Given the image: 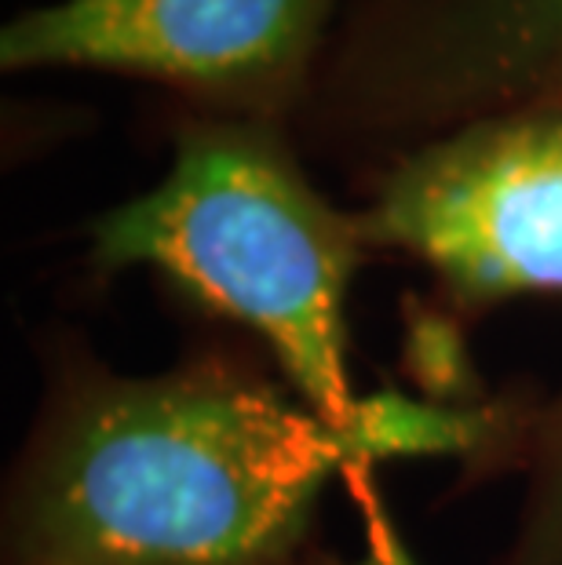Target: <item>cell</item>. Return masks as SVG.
Returning <instances> with one entry per match:
<instances>
[{"mask_svg":"<svg viewBox=\"0 0 562 565\" xmlns=\"http://www.w3.org/2000/svg\"><path fill=\"white\" fill-rule=\"evenodd\" d=\"M337 0H55L0 33L4 70L150 77L223 117L271 121L310 95Z\"/></svg>","mask_w":562,"mask_h":565,"instance_id":"obj_5","label":"cell"},{"mask_svg":"<svg viewBox=\"0 0 562 565\" xmlns=\"http://www.w3.org/2000/svg\"><path fill=\"white\" fill-rule=\"evenodd\" d=\"M362 248L358 215L307 183L271 121L242 117L187 121L161 183L92 226L95 270L150 267L245 324L332 427H351L362 402L347 376V285Z\"/></svg>","mask_w":562,"mask_h":565,"instance_id":"obj_2","label":"cell"},{"mask_svg":"<svg viewBox=\"0 0 562 565\" xmlns=\"http://www.w3.org/2000/svg\"><path fill=\"white\" fill-rule=\"evenodd\" d=\"M318 99L332 128L424 142L562 110V0H365Z\"/></svg>","mask_w":562,"mask_h":565,"instance_id":"obj_4","label":"cell"},{"mask_svg":"<svg viewBox=\"0 0 562 565\" xmlns=\"http://www.w3.org/2000/svg\"><path fill=\"white\" fill-rule=\"evenodd\" d=\"M351 482V492L362 508V519H365V533H369V547L362 558H332L326 551H318L315 565H416V558L410 555V547L402 544L399 529L388 519L384 511V500L377 497V489L369 486V471H347L343 475Z\"/></svg>","mask_w":562,"mask_h":565,"instance_id":"obj_7","label":"cell"},{"mask_svg":"<svg viewBox=\"0 0 562 565\" xmlns=\"http://www.w3.org/2000/svg\"><path fill=\"white\" fill-rule=\"evenodd\" d=\"M358 226L365 245L432 267L464 310L562 292V110L497 114L421 142Z\"/></svg>","mask_w":562,"mask_h":565,"instance_id":"obj_3","label":"cell"},{"mask_svg":"<svg viewBox=\"0 0 562 565\" xmlns=\"http://www.w3.org/2000/svg\"><path fill=\"white\" fill-rule=\"evenodd\" d=\"M351 427L231 354L117 376L66 347L4 503V565H315Z\"/></svg>","mask_w":562,"mask_h":565,"instance_id":"obj_1","label":"cell"},{"mask_svg":"<svg viewBox=\"0 0 562 565\" xmlns=\"http://www.w3.org/2000/svg\"><path fill=\"white\" fill-rule=\"evenodd\" d=\"M522 452L530 489L516 540L500 565H562V394L530 419Z\"/></svg>","mask_w":562,"mask_h":565,"instance_id":"obj_6","label":"cell"}]
</instances>
